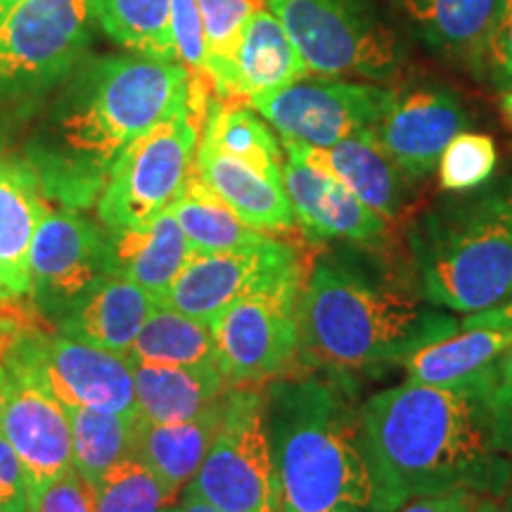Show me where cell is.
Wrapping results in <instances>:
<instances>
[{
  "instance_id": "obj_1",
  "label": "cell",
  "mask_w": 512,
  "mask_h": 512,
  "mask_svg": "<svg viewBox=\"0 0 512 512\" xmlns=\"http://www.w3.org/2000/svg\"><path fill=\"white\" fill-rule=\"evenodd\" d=\"M209 83L181 62L155 57H83L27 143V159L48 197L86 209L133 140L188 107L209 110Z\"/></svg>"
},
{
  "instance_id": "obj_2",
  "label": "cell",
  "mask_w": 512,
  "mask_h": 512,
  "mask_svg": "<svg viewBox=\"0 0 512 512\" xmlns=\"http://www.w3.org/2000/svg\"><path fill=\"white\" fill-rule=\"evenodd\" d=\"M494 384L432 387L403 382L361 403L363 430L389 510L420 496L475 491L503 498L512 458L496 444Z\"/></svg>"
},
{
  "instance_id": "obj_3",
  "label": "cell",
  "mask_w": 512,
  "mask_h": 512,
  "mask_svg": "<svg viewBox=\"0 0 512 512\" xmlns=\"http://www.w3.org/2000/svg\"><path fill=\"white\" fill-rule=\"evenodd\" d=\"M264 399L283 512H392L342 380L283 375Z\"/></svg>"
},
{
  "instance_id": "obj_4",
  "label": "cell",
  "mask_w": 512,
  "mask_h": 512,
  "mask_svg": "<svg viewBox=\"0 0 512 512\" xmlns=\"http://www.w3.org/2000/svg\"><path fill=\"white\" fill-rule=\"evenodd\" d=\"M297 320L299 354L335 375L403 363L460 330L456 313L427 302L418 287L339 259L306 271Z\"/></svg>"
},
{
  "instance_id": "obj_5",
  "label": "cell",
  "mask_w": 512,
  "mask_h": 512,
  "mask_svg": "<svg viewBox=\"0 0 512 512\" xmlns=\"http://www.w3.org/2000/svg\"><path fill=\"white\" fill-rule=\"evenodd\" d=\"M408 230L415 287L451 313H479L512 297V174L453 192Z\"/></svg>"
},
{
  "instance_id": "obj_6",
  "label": "cell",
  "mask_w": 512,
  "mask_h": 512,
  "mask_svg": "<svg viewBox=\"0 0 512 512\" xmlns=\"http://www.w3.org/2000/svg\"><path fill=\"white\" fill-rule=\"evenodd\" d=\"M309 74L389 81L403 55L373 0H266Z\"/></svg>"
},
{
  "instance_id": "obj_7",
  "label": "cell",
  "mask_w": 512,
  "mask_h": 512,
  "mask_svg": "<svg viewBox=\"0 0 512 512\" xmlns=\"http://www.w3.org/2000/svg\"><path fill=\"white\" fill-rule=\"evenodd\" d=\"M207 112L188 107L121 152L95 200L102 226L107 230L143 226L171 209L195 169Z\"/></svg>"
},
{
  "instance_id": "obj_8",
  "label": "cell",
  "mask_w": 512,
  "mask_h": 512,
  "mask_svg": "<svg viewBox=\"0 0 512 512\" xmlns=\"http://www.w3.org/2000/svg\"><path fill=\"white\" fill-rule=\"evenodd\" d=\"M91 0H24L0 19V105L57 91L91 46Z\"/></svg>"
},
{
  "instance_id": "obj_9",
  "label": "cell",
  "mask_w": 512,
  "mask_h": 512,
  "mask_svg": "<svg viewBox=\"0 0 512 512\" xmlns=\"http://www.w3.org/2000/svg\"><path fill=\"white\" fill-rule=\"evenodd\" d=\"M183 491L221 512H283L264 392L230 387L214 444Z\"/></svg>"
},
{
  "instance_id": "obj_10",
  "label": "cell",
  "mask_w": 512,
  "mask_h": 512,
  "mask_svg": "<svg viewBox=\"0 0 512 512\" xmlns=\"http://www.w3.org/2000/svg\"><path fill=\"white\" fill-rule=\"evenodd\" d=\"M0 363L24 370L67 408L138 413L131 361L60 332L22 325L0 344Z\"/></svg>"
},
{
  "instance_id": "obj_11",
  "label": "cell",
  "mask_w": 512,
  "mask_h": 512,
  "mask_svg": "<svg viewBox=\"0 0 512 512\" xmlns=\"http://www.w3.org/2000/svg\"><path fill=\"white\" fill-rule=\"evenodd\" d=\"M302 254L268 235L259 245L219 254H192L159 304L209 323L230 304L254 294L302 287Z\"/></svg>"
},
{
  "instance_id": "obj_12",
  "label": "cell",
  "mask_w": 512,
  "mask_h": 512,
  "mask_svg": "<svg viewBox=\"0 0 512 512\" xmlns=\"http://www.w3.org/2000/svg\"><path fill=\"white\" fill-rule=\"evenodd\" d=\"M110 278L107 228L81 209H48L31 242V290L36 311L57 325Z\"/></svg>"
},
{
  "instance_id": "obj_13",
  "label": "cell",
  "mask_w": 512,
  "mask_h": 512,
  "mask_svg": "<svg viewBox=\"0 0 512 512\" xmlns=\"http://www.w3.org/2000/svg\"><path fill=\"white\" fill-rule=\"evenodd\" d=\"M299 292L302 287L254 294L209 320L221 373L233 387L278 380L297 363Z\"/></svg>"
},
{
  "instance_id": "obj_14",
  "label": "cell",
  "mask_w": 512,
  "mask_h": 512,
  "mask_svg": "<svg viewBox=\"0 0 512 512\" xmlns=\"http://www.w3.org/2000/svg\"><path fill=\"white\" fill-rule=\"evenodd\" d=\"M394 91L363 81H297L280 91L249 100V105L283 140L332 147L361 131H373L387 112Z\"/></svg>"
},
{
  "instance_id": "obj_15",
  "label": "cell",
  "mask_w": 512,
  "mask_h": 512,
  "mask_svg": "<svg viewBox=\"0 0 512 512\" xmlns=\"http://www.w3.org/2000/svg\"><path fill=\"white\" fill-rule=\"evenodd\" d=\"M465 126L467 112L456 93L444 86H413L394 91L373 136L408 181H422L437 169L446 145Z\"/></svg>"
},
{
  "instance_id": "obj_16",
  "label": "cell",
  "mask_w": 512,
  "mask_h": 512,
  "mask_svg": "<svg viewBox=\"0 0 512 512\" xmlns=\"http://www.w3.org/2000/svg\"><path fill=\"white\" fill-rule=\"evenodd\" d=\"M10 373V394L0 434L15 448L27 475L31 503L72 467V425L67 408L24 370Z\"/></svg>"
},
{
  "instance_id": "obj_17",
  "label": "cell",
  "mask_w": 512,
  "mask_h": 512,
  "mask_svg": "<svg viewBox=\"0 0 512 512\" xmlns=\"http://www.w3.org/2000/svg\"><path fill=\"white\" fill-rule=\"evenodd\" d=\"M283 185L294 219L313 240H344L373 245L387 233V221L344 188L330 171L304 155L292 140H283Z\"/></svg>"
},
{
  "instance_id": "obj_18",
  "label": "cell",
  "mask_w": 512,
  "mask_h": 512,
  "mask_svg": "<svg viewBox=\"0 0 512 512\" xmlns=\"http://www.w3.org/2000/svg\"><path fill=\"white\" fill-rule=\"evenodd\" d=\"M48 209L29 159L0 150V302L29 297L31 242Z\"/></svg>"
},
{
  "instance_id": "obj_19",
  "label": "cell",
  "mask_w": 512,
  "mask_h": 512,
  "mask_svg": "<svg viewBox=\"0 0 512 512\" xmlns=\"http://www.w3.org/2000/svg\"><path fill=\"white\" fill-rule=\"evenodd\" d=\"M192 171L249 228L275 235L287 233L297 226L283 178L264 174L242 159L223 155L202 138L197 145L195 169Z\"/></svg>"
},
{
  "instance_id": "obj_20",
  "label": "cell",
  "mask_w": 512,
  "mask_h": 512,
  "mask_svg": "<svg viewBox=\"0 0 512 512\" xmlns=\"http://www.w3.org/2000/svg\"><path fill=\"white\" fill-rule=\"evenodd\" d=\"M512 344L508 325L479 323L467 316L460 320L456 335L427 344L401 363L408 382L432 384V387H470V384H494V366Z\"/></svg>"
},
{
  "instance_id": "obj_21",
  "label": "cell",
  "mask_w": 512,
  "mask_h": 512,
  "mask_svg": "<svg viewBox=\"0 0 512 512\" xmlns=\"http://www.w3.org/2000/svg\"><path fill=\"white\" fill-rule=\"evenodd\" d=\"M192 252L174 211L166 209L143 226L107 230L110 275L131 280L162 302Z\"/></svg>"
},
{
  "instance_id": "obj_22",
  "label": "cell",
  "mask_w": 512,
  "mask_h": 512,
  "mask_svg": "<svg viewBox=\"0 0 512 512\" xmlns=\"http://www.w3.org/2000/svg\"><path fill=\"white\" fill-rule=\"evenodd\" d=\"M309 74L280 19L264 5L249 17L221 102L254 100L292 86Z\"/></svg>"
},
{
  "instance_id": "obj_23",
  "label": "cell",
  "mask_w": 512,
  "mask_h": 512,
  "mask_svg": "<svg viewBox=\"0 0 512 512\" xmlns=\"http://www.w3.org/2000/svg\"><path fill=\"white\" fill-rule=\"evenodd\" d=\"M157 304L143 287L110 275L55 325V332L128 358L140 328Z\"/></svg>"
},
{
  "instance_id": "obj_24",
  "label": "cell",
  "mask_w": 512,
  "mask_h": 512,
  "mask_svg": "<svg viewBox=\"0 0 512 512\" xmlns=\"http://www.w3.org/2000/svg\"><path fill=\"white\" fill-rule=\"evenodd\" d=\"M299 147L384 221H392L401 214L406 204V185L411 181L384 155L373 131L354 133L323 150L309 145Z\"/></svg>"
},
{
  "instance_id": "obj_25",
  "label": "cell",
  "mask_w": 512,
  "mask_h": 512,
  "mask_svg": "<svg viewBox=\"0 0 512 512\" xmlns=\"http://www.w3.org/2000/svg\"><path fill=\"white\" fill-rule=\"evenodd\" d=\"M228 392L190 420L164 422V425H150L140 420L133 456L150 465L174 494H181L190 479L197 475L202 460L207 458L221 427L223 413H226Z\"/></svg>"
},
{
  "instance_id": "obj_26",
  "label": "cell",
  "mask_w": 512,
  "mask_h": 512,
  "mask_svg": "<svg viewBox=\"0 0 512 512\" xmlns=\"http://www.w3.org/2000/svg\"><path fill=\"white\" fill-rule=\"evenodd\" d=\"M131 370L138 415L150 425L195 418L233 387L221 368L152 366L131 361Z\"/></svg>"
},
{
  "instance_id": "obj_27",
  "label": "cell",
  "mask_w": 512,
  "mask_h": 512,
  "mask_svg": "<svg viewBox=\"0 0 512 512\" xmlns=\"http://www.w3.org/2000/svg\"><path fill=\"white\" fill-rule=\"evenodd\" d=\"M425 48L472 67L496 0H396Z\"/></svg>"
},
{
  "instance_id": "obj_28",
  "label": "cell",
  "mask_w": 512,
  "mask_h": 512,
  "mask_svg": "<svg viewBox=\"0 0 512 512\" xmlns=\"http://www.w3.org/2000/svg\"><path fill=\"white\" fill-rule=\"evenodd\" d=\"M128 361L152 366L221 368L209 323L166 304H157L147 316Z\"/></svg>"
},
{
  "instance_id": "obj_29",
  "label": "cell",
  "mask_w": 512,
  "mask_h": 512,
  "mask_svg": "<svg viewBox=\"0 0 512 512\" xmlns=\"http://www.w3.org/2000/svg\"><path fill=\"white\" fill-rule=\"evenodd\" d=\"M171 211L195 254L233 252V249L259 245L268 238V233L249 228L221 197H216L195 176V171L178 200L171 204Z\"/></svg>"
},
{
  "instance_id": "obj_30",
  "label": "cell",
  "mask_w": 512,
  "mask_h": 512,
  "mask_svg": "<svg viewBox=\"0 0 512 512\" xmlns=\"http://www.w3.org/2000/svg\"><path fill=\"white\" fill-rule=\"evenodd\" d=\"M67 415L72 425V465L91 484H98L114 465L136 451L140 432L138 413L69 406Z\"/></svg>"
},
{
  "instance_id": "obj_31",
  "label": "cell",
  "mask_w": 512,
  "mask_h": 512,
  "mask_svg": "<svg viewBox=\"0 0 512 512\" xmlns=\"http://www.w3.org/2000/svg\"><path fill=\"white\" fill-rule=\"evenodd\" d=\"M202 140L223 155L256 166L264 174L283 178L285 152L259 112L238 102H211L202 126Z\"/></svg>"
},
{
  "instance_id": "obj_32",
  "label": "cell",
  "mask_w": 512,
  "mask_h": 512,
  "mask_svg": "<svg viewBox=\"0 0 512 512\" xmlns=\"http://www.w3.org/2000/svg\"><path fill=\"white\" fill-rule=\"evenodd\" d=\"M95 22L128 53L178 62L171 0H91Z\"/></svg>"
},
{
  "instance_id": "obj_33",
  "label": "cell",
  "mask_w": 512,
  "mask_h": 512,
  "mask_svg": "<svg viewBox=\"0 0 512 512\" xmlns=\"http://www.w3.org/2000/svg\"><path fill=\"white\" fill-rule=\"evenodd\" d=\"M178 494L136 456H128L95 484V512H162Z\"/></svg>"
},
{
  "instance_id": "obj_34",
  "label": "cell",
  "mask_w": 512,
  "mask_h": 512,
  "mask_svg": "<svg viewBox=\"0 0 512 512\" xmlns=\"http://www.w3.org/2000/svg\"><path fill=\"white\" fill-rule=\"evenodd\" d=\"M197 5H200L204 38H207V79L211 91L221 100L240 38L245 34L249 17L256 8H261V0H197Z\"/></svg>"
},
{
  "instance_id": "obj_35",
  "label": "cell",
  "mask_w": 512,
  "mask_h": 512,
  "mask_svg": "<svg viewBox=\"0 0 512 512\" xmlns=\"http://www.w3.org/2000/svg\"><path fill=\"white\" fill-rule=\"evenodd\" d=\"M498 150L486 133H458L441 155L439 183L446 192H467L489 183L496 174Z\"/></svg>"
},
{
  "instance_id": "obj_36",
  "label": "cell",
  "mask_w": 512,
  "mask_h": 512,
  "mask_svg": "<svg viewBox=\"0 0 512 512\" xmlns=\"http://www.w3.org/2000/svg\"><path fill=\"white\" fill-rule=\"evenodd\" d=\"M472 69L501 91H512V0H496Z\"/></svg>"
},
{
  "instance_id": "obj_37",
  "label": "cell",
  "mask_w": 512,
  "mask_h": 512,
  "mask_svg": "<svg viewBox=\"0 0 512 512\" xmlns=\"http://www.w3.org/2000/svg\"><path fill=\"white\" fill-rule=\"evenodd\" d=\"M171 36H174L178 62L192 76L209 83L207 38H204V24L197 0H171Z\"/></svg>"
},
{
  "instance_id": "obj_38",
  "label": "cell",
  "mask_w": 512,
  "mask_h": 512,
  "mask_svg": "<svg viewBox=\"0 0 512 512\" xmlns=\"http://www.w3.org/2000/svg\"><path fill=\"white\" fill-rule=\"evenodd\" d=\"M31 512H95V484L72 465L34 498Z\"/></svg>"
},
{
  "instance_id": "obj_39",
  "label": "cell",
  "mask_w": 512,
  "mask_h": 512,
  "mask_svg": "<svg viewBox=\"0 0 512 512\" xmlns=\"http://www.w3.org/2000/svg\"><path fill=\"white\" fill-rule=\"evenodd\" d=\"M0 512H31V494L15 448L0 434Z\"/></svg>"
},
{
  "instance_id": "obj_40",
  "label": "cell",
  "mask_w": 512,
  "mask_h": 512,
  "mask_svg": "<svg viewBox=\"0 0 512 512\" xmlns=\"http://www.w3.org/2000/svg\"><path fill=\"white\" fill-rule=\"evenodd\" d=\"M482 498L484 496L475 494V491L458 489L448 491V494L413 498V501L403 503L396 512H472Z\"/></svg>"
},
{
  "instance_id": "obj_41",
  "label": "cell",
  "mask_w": 512,
  "mask_h": 512,
  "mask_svg": "<svg viewBox=\"0 0 512 512\" xmlns=\"http://www.w3.org/2000/svg\"><path fill=\"white\" fill-rule=\"evenodd\" d=\"M491 420H494L496 444L512 458V382L496 384L489 394Z\"/></svg>"
},
{
  "instance_id": "obj_42",
  "label": "cell",
  "mask_w": 512,
  "mask_h": 512,
  "mask_svg": "<svg viewBox=\"0 0 512 512\" xmlns=\"http://www.w3.org/2000/svg\"><path fill=\"white\" fill-rule=\"evenodd\" d=\"M494 375H496V384H510L512 382V344L503 351L501 358L496 361Z\"/></svg>"
},
{
  "instance_id": "obj_43",
  "label": "cell",
  "mask_w": 512,
  "mask_h": 512,
  "mask_svg": "<svg viewBox=\"0 0 512 512\" xmlns=\"http://www.w3.org/2000/svg\"><path fill=\"white\" fill-rule=\"evenodd\" d=\"M176 505H178V512H221V510H216L214 505L202 501V498L188 494V491H183L181 501H178Z\"/></svg>"
},
{
  "instance_id": "obj_44",
  "label": "cell",
  "mask_w": 512,
  "mask_h": 512,
  "mask_svg": "<svg viewBox=\"0 0 512 512\" xmlns=\"http://www.w3.org/2000/svg\"><path fill=\"white\" fill-rule=\"evenodd\" d=\"M8 394H10V373L8 368L0 363V422H3L5 406H8Z\"/></svg>"
},
{
  "instance_id": "obj_45",
  "label": "cell",
  "mask_w": 512,
  "mask_h": 512,
  "mask_svg": "<svg viewBox=\"0 0 512 512\" xmlns=\"http://www.w3.org/2000/svg\"><path fill=\"white\" fill-rule=\"evenodd\" d=\"M472 512H508V508H503L501 503H498V498H489L484 496L482 501L477 503V508Z\"/></svg>"
},
{
  "instance_id": "obj_46",
  "label": "cell",
  "mask_w": 512,
  "mask_h": 512,
  "mask_svg": "<svg viewBox=\"0 0 512 512\" xmlns=\"http://www.w3.org/2000/svg\"><path fill=\"white\" fill-rule=\"evenodd\" d=\"M24 0H0V19L8 15L10 10H15L17 5H22Z\"/></svg>"
},
{
  "instance_id": "obj_47",
  "label": "cell",
  "mask_w": 512,
  "mask_h": 512,
  "mask_svg": "<svg viewBox=\"0 0 512 512\" xmlns=\"http://www.w3.org/2000/svg\"><path fill=\"white\" fill-rule=\"evenodd\" d=\"M503 112H505V117H508L510 126H512V91L503 95Z\"/></svg>"
},
{
  "instance_id": "obj_48",
  "label": "cell",
  "mask_w": 512,
  "mask_h": 512,
  "mask_svg": "<svg viewBox=\"0 0 512 512\" xmlns=\"http://www.w3.org/2000/svg\"><path fill=\"white\" fill-rule=\"evenodd\" d=\"M162 512H178V505H171V508H166Z\"/></svg>"
},
{
  "instance_id": "obj_49",
  "label": "cell",
  "mask_w": 512,
  "mask_h": 512,
  "mask_svg": "<svg viewBox=\"0 0 512 512\" xmlns=\"http://www.w3.org/2000/svg\"><path fill=\"white\" fill-rule=\"evenodd\" d=\"M508 512H512V503H510V505H508Z\"/></svg>"
}]
</instances>
